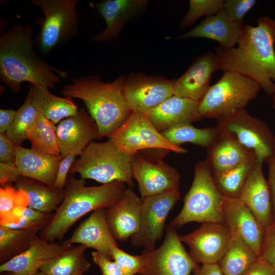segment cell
<instances>
[{
  "mask_svg": "<svg viewBox=\"0 0 275 275\" xmlns=\"http://www.w3.org/2000/svg\"><path fill=\"white\" fill-rule=\"evenodd\" d=\"M275 19L263 16L244 25L237 45L215 48L219 70L235 72L257 82L271 96L275 90Z\"/></svg>",
  "mask_w": 275,
  "mask_h": 275,
  "instance_id": "6da1fadb",
  "label": "cell"
},
{
  "mask_svg": "<svg viewBox=\"0 0 275 275\" xmlns=\"http://www.w3.org/2000/svg\"><path fill=\"white\" fill-rule=\"evenodd\" d=\"M33 30L28 25L11 28L0 37V78L10 89L18 92L23 82L53 88L61 82L57 73L67 78L65 71L53 67L33 49Z\"/></svg>",
  "mask_w": 275,
  "mask_h": 275,
  "instance_id": "7a4b0ae2",
  "label": "cell"
},
{
  "mask_svg": "<svg viewBox=\"0 0 275 275\" xmlns=\"http://www.w3.org/2000/svg\"><path fill=\"white\" fill-rule=\"evenodd\" d=\"M125 77L105 82L98 75H87L72 79L64 86L65 97L81 100L94 120L99 139L109 137L119 129L132 111L124 93Z\"/></svg>",
  "mask_w": 275,
  "mask_h": 275,
  "instance_id": "3957f363",
  "label": "cell"
},
{
  "mask_svg": "<svg viewBox=\"0 0 275 275\" xmlns=\"http://www.w3.org/2000/svg\"><path fill=\"white\" fill-rule=\"evenodd\" d=\"M85 179L69 174L65 188L64 199L49 224L41 231L42 239L53 242L62 239L79 218L93 211L114 205L126 190L123 182L114 181L100 186H87Z\"/></svg>",
  "mask_w": 275,
  "mask_h": 275,
  "instance_id": "277c9868",
  "label": "cell"
},
{
  "mask_svg": "<svg viewBox=\"0 0 275 275\" xmlns=\"http://www.w3.org/2000/svg\"><path fill=\"white\" fill-rule=\"evenodd\" d=\"M132 156L120 151L109 139L104 142H91L73 163L69 174L78 173L80 178L104 184L114 181L126 183L132 188Z\"/></svg>",
  "mask_w": 275,
  "mask_h": 275,
  "instance_id": "5b68a950",
  "label": "cell"
},
{
  "mask_svg": "<svg viewBox=\"0 0 275 275\" xmlns=\"http://www.w3.org/2000/svg\"><path fill=\"white\" fill-rule=\"evenodd\" d=\"M223 200L207 162L200 161L195 166L194 180L184 198L183 208L168 226L176 229L193 222L224 223Z\"/></svg>",
  "mask_w": 275,
  "mask_h": 275,
  "instance_id": "8992f818",
  "label": "cell"
},
{
  "mask_svg": "<svg viewBox=\"0 0 275 275\" xmlns=\"http://www.w3.org/2000/svg\"><path fill=\"white\" fill-rule=\"evenodd\" d=\"M261 89L255 80L241 74L224 71L221 78L210 86L199 101L202 118L216 119L244 109Z\"/></svg>",
  "mask_w": 275,
  "mask_h": 275,
  "instance_id": "52a82bcc",
  "label": "cell"
},
{
  "mask_svg": "<svg viewBox=\"0 0 275 275\" xmlns=\"http://www.w3.org/2000/svg\"><path fill=\"white\" fill-rule=\"evenodd\" d=\"M44 15L36 23L40 26L36 41L41 51L50 53L52 49L77 34L78 0H31Z\"/></svg>",
  "mask_w": 275,
  "mask_h": 275,
  "instance_id": "ba28073f",
  "label": "cell"
},
{
  "mask_svg": "<svg viewBox=\"0 0 275 275\" xmlns=\"http://www.w3.org/2000/svg\"><path fill=\"white\" fill-rule=\"evenodd\" d=\"M219 134L228 135L252 151L257 161L266 162L275 155V135L263 121L242 109L217 119Z\"/></svg>",
  "mask_w": 275,
  "mask_h": 275,
  "instance_id": "9c48e42d",
  "label": "cell"
},
{
  "mask_svg": "<svg viewBox=\"0 0 275 275\" xmlns=\"http://www.w3.org/2000/svg\"><path fill=\"white\" fill-rule=\"evenodd\" d=\"M109 139L120 151L131 156L146 149L165 150L180 154L188 151L167 140L152 125L146 114L134 112Z\"/></svg>",
  "mask_w": 275,
  "mask_h": 275,
  "instance_id": "30bf717a",
  "label": "cell"
},
{
  "mask_svg": "<svg viewBox=\"0 0 275 275\" xmlns=\"http://www.w3.org/2000/svg\"><path fill=\"white\" fill-rule=\"evenodd\" d=\"M166 235L157 249H144L146 262L139 275H190L199 264L184 249L176 229L168 226Z\"/></svg>",
  "mask_w": 275,
  "mask_h": 275,
  "instance_id": "8fae6325",
  "label": "cell"
},
{
  "mask_svg": "<svg viewBox=\"0 0 275 275\" xmlns=\"http://www.w3.org/2000/svg\"><path fill=\"white\" fill-rule=\"evenodd\" d=\"M180 197L179 191L174 190L142 199L140 229L130 237L131 244L155 248L156 240L163 236L167 216Z\"/></svg>",
  "mask_w": 275,
  "mask_h": 275,
  "instance_id": "7c38bea8",
  "label": "cell"
},
{
  "mask_svg": "<svg viewBox=\"0 0 275 275\" xmlns=\"http://www.w3.org/2000/svg\"><path fill=\"white\" fill-rule=\"evenodd\" d=\"M133 178L138 182L141 199L179 190L180 175L161 158H149L138 153L132 156Z\"/></svg>",
  "mask_w": 275,
  "mask_h": 275,
  "instance_id": "4fadbf2b",
  "label": "cell"
},
{
  "mask_svg": "<svg viewBox=\"0 0 275 275\" xmlns=\"http://www.w3.org/2000/svg\"><path fill=\"white\" fill-rule=\"evenodd\" d=\"M175 80L131 73L125 77L124 95L132 112L146 114L174 95Z\"/></svg>",
  "mask_w": 275,
  "mask_h": 275,
  "instance_id": "5bb4252c",
  "label": "cell"
},
{
  "mask_svg": "<svg viewBox=\"0 0 275 275\" xmlns=\"http://www.w3.org/2000/svg\"><path fill=\"white\" fill-rule=\"evenodd\" d=\"M231 236L224 223L206 222L184 235H179L182 242L189 248V255L197 263H218L224 255Z\"/></svg>",
  "mask_w": 275,
  "mask_h": 275,
  "instance_id": "9a60e30c",
  "label": "cell"
},
{
  "mask_svg": "<svg viewBox=\"0 0 275 275\" xmlns=\"http://www.w3.org/2000/svg\"><path fill=\"white\" fill-rule=\"evenodd\" d=\"M57 134L63 156L69 154L80 155L90 143L99 139L94 120L83 107L58 124Z\"/></svg>",
  "mask_w": 275,
  "mask_h": 275,
  "instance_id": "2e32d148",
  "label": "cell"
},
{
  "mask_svg": "<svg viewBox=\"0 0 275 275\" xmlns=\"http://www.w3.org/2000/svg\"><path fill=\"white\" fill-rule=\"evenodd\" d=\"M223 214L231 233L239 236L259 257L264 229L249 208L238 198L224 197Z\"/></svg>",
  "mask_w": 275,
  "mask_h": 275,
  "instance_id": "e0dca14e",
  "label": "cell"
},
{
  "mask_svg": "<svg viewBox=\"0 0 275 275\" xmlns=\"http://www.w3.org/2000/svg\"><path fill=\"white\" fill-rule=\"evenodd\" d=\"M219 70V60L211 51L199 56L175 80L174 95L200 101L210 87L212 73Z\"/></svg>",
  "mask_w": 275,
  "mask_h": 275,
  "instance_id": "ac0fdd59",
  "label": "cell"
},
{
  "mask_svg": "<svg viewBox=\"0 0 275 275\" xmlns=\"http://www.w3.org/2000/svg\"><path fill=\"white\" fill-rule=\"evenodd\" d=\"M106 209L102 208L93 211L78 225L72 235L62 242L67 245H84L112 260V248L118 244L109 229Z\"/></svg>",
  "mask_w": 275,
  "mask_h": 275,
  "instance_id": "d6986e66",
  "label": "cell"
},
{
  "mask_svg": "<svg viewBox=\"0 0 275 275\" xmlns=\"http://www.w3.org/2000/svg\"><path fill=\"white\" fill-rule=\"evenodd\" d=\"M70 245L49 242L36 235L25 251L1 264L0 271L34 275L42 265L58 257Z\"/></svg>",
  "mask_w": 275,
  "mask_h": 275,
  "instance_id": "ffe728a7",
  "label": "cell"
},
{
  "mask_svg": "<svg viewBox=\"0 0 275 275\" xmlns=\"http://www.w3.org/2000/svg\"><path fill=\"white\" fill-rule=\"evenodd\" d=\"M261 162H256L238 197L265 230L274 223L271 197Z\"/></svg>",
  "mask_w": 275,
  "mask_h": 275,
  "instance_id": "44dd1931",
  "label": "cell"
},
{
  "mask_svg": "<svg viewBox=\"0 0 275 275\" xmlns=\"http://www.w3.org/2000/svg\"><path fill=\"white\" fill-rule=\"evenodd\" d=\"M142 203L141 198L128 188L119 201L106 208L107 223L116 240H126L139 231Z\"/></svg>",
  "mask_w": 275,
  "mask_h": 275,
  "instance_id": "7402d4cb",
  "label": "cell"
},
{
  "mask_svg": "<svg viewBox=\"0 0 275 275\" xmlns=\"http://www.w3.org/2000/svg\"><path fill=\"white\" fill-rule=\"evenodd\" d=\"M148 1L146 0H105L96 4V8L105 23V29L96 35L93 42H104L115 39L123 27L141 14Z\"/></svg>",
  "mask_w": 275,
  "mask_h": 275,
  "instance_id": "603a6c76",
  "label": "cell"
},
{
  "mask_svg": "<svg viewBox=\"0 0 275 275\" xmlns=\"http://www.w3.org/2000/svg\"><path fill=\"white\" fill-rule=\"evenodd\" d=\"M199 101L175 95L150 109L147 115L160 132L173 127L200 120Z\"/></svg>",
  "mask_w": 275,
  "mask_h": 275,
  "instance_id": "cb8c5ba5",
  "label": "cell"
},
{
  "mask_svg": "<svg viewBox=\"0 0 275 275\" xmlns=\"http://www.w3.org/2000/svg\"><path fill=\"white\" fill-rule=\"evenodd\" d=\"M244 25L243 22L229 19L222 9L215 14L206 17L196 27L178 38H207L217 41L219 46L228 49L237 45Z\"/></svg>",
  "mask_w": 275,
  "mask_h": 275,
  "instance_id": "d4e9b609",
  "label": "cell"
},
{
  "mask_svg": "<svg viewBox=\"0 0 275 275\" xmlns=\"http://www.w3.org/2000/svg\"><path fill=\"white\" fill-rule=\"evenodd\" d=\"M15 152V164L21 176L53 186L62 155L44 154L16 145Z\"/></svg>",
  "mask_w": 275,
  "mask_h": 275,
  "instance_id": "484cf974",
  "label": "cell"
},
{
  "mask_svg": "<svg viewBox=\"0 0 275 275\" xmlns=\"http://www.w3.org/2000/svg\"><path fill=\"white\" fill-rule=\"evenodd\" d=\"M255 154L233 138L219 134L207 149V162L212 174L225 172L245 162Z\"/></svg>",
  "mask_w": 275,
  "mask_h": 275,
  "instance_id": "4316f807",
  "label": "cell"
},
{
  "mask_svg": "<svg viewBox=\"0 0 275 275\" xmlns=\"http://www.w3.org/2000/svg\"><path fill=\"white\" fill-rule=\"evenodd\" d=\"M32 101L37 110L54 124L77 114V105L71 99L51 94L45 87L30 84Z\"/></svg>",
  "mask_w": 275,
  "mask_h": 275,
  "instance_id": "83f0119b",
  "label": "cell"
},
{
  "mask_svg": "<svg viewBox=\"0 0 275 275\" xmlns=\"http://www.w3.org/2000/svg\"><path fill=\"white\" fill-rule=\"evenodd\" d=\"M15 187L23 190L29 199V207L46 213L56 211L63 202L64 189L50 186L36 180L21 176Z\"/></svg>",
  "mask_w": 275,
  "mask_h": 275,
  "instance_id": "f1b7e54d",
  "label": "cell"
},
{
  "mask_svg": "<svg viewBox=\"0 0 275 275\" xmlns=\"http://www.w3.org/2000/svg\"><path fill=\"white\" fill-rule=\"evenodd\" d=\"M218 264L224 275H240L259 257L239 236L233 233Z\"/></svg>",
  "mask_w": 275,
  "mask_h": 275,
  "instance_id": "f546056e",
  "label": "cell"
},
{
  "mask_svg": "<svg viewBox=\"0 0 275 275\" xmlns=\"http://www.w3.org/2000/svg\"><path fill=\"white\" fill-rule=\"evenodd\" d=\"M87 249L81 244L70 245L58 257L42 265L40 270L48 275H83L91 267L85 255Z\"/></svg>",
  "mask_w": 275,
  "mask_h": 275,
  "instance_id": "4dcf8cb0",
  "label": "cell"
},
{
  "mask_svg": "<svg viewBox=\"0 0 275 275\" xmlns=\"http://www.w3.org/2000/svg\"><path fill=\"white\" fill-rule=\"evenodd\" d=\"M26 134L32 149L44 154L61 155L57 126L40 112H39L38 118L28 129Z\"/></svg>",
  "mask_w": 275,
  "mask_h": 275,
  "instance_id": "1f68e13d",
  "label": "cell"
},
{
  "mask_svg": "<svg viewBox=\"0 0 275 275\" xmlns=\"http://www.w3.org/2000/svg\"><path fill=\"white\" fill-rule=\"evenodd\" d=\"M29 197L23 190L11 184L1 186L0 226L7 227L17 224L29 206Z\"/></svg>",
  "mask_w": 275,
  "mask_h": 275,
  "instance_id": "d6a6232c",
  "label": "cell"
},
{
  "mask_svg": "<svg viewBox=\"0 0 275 275\" xmlns=\"http://www.w3.org/2000/svg\"><path fill=\"white\" fill-rule=\"evenodd\" d=\"M173 144L180 146L190 143L208 148L217 140L219 133L216 127L198 128L191 124H183L169 128L161 132Z\"/></svg>",
  "mask_w": 275,
  "mask_h": 275,
  "instance_id": "836d02e7",
  "label": "cell"
},
{
  "mask_svg": "<svg viewBox=\"0 0 275 275\" xmlns=\"http://www.w3.org/2000/svg\"><path fill=\"white\" fill-rule=\"evenodd\" d=\"M256 162L253 156L245 162L223 173L212 174L214 183L225 197L238 198Z\"/></svg>",
  "mask_w": 275,
  "mask_h": 275,
  "instance_id": "e575fe53",
  "label": "cell"
},
{
  "mask_svg": "<svg viewBox=\"0 0 275 275\" xmlns=\"http://www.w3.org/2000/svg\"><path fill=\"white\" fill-rule=\"evenodd\" d=\"M38 231L13 229L0 226V260L2 264L25 251Z\"/></svg>",
  "mask_w": 275,
  "mask_h": 275,
  "instance_id": "d590c367",
  "label": "cell"
},
{
  "mask_svg": "<svg viewBox=\"0 0 275 275\" xmlns=\"http://www.w3.org/2000/svg\"><path fill=\"white\" fill-rule=\"evenodd\" d=\"M38 115L39 112L28 94L23 104L16 111L14 121L6 132L15 145L21 146L23 142L28 140L27 131Z\"/></svg>",
  "mask_w": 275,
  "mask_h": 275,
  "instance_id": "8d00e7d4",
  "label": "cell"
},
{
  "mask_svg": "<svg viewBox=\"0 0 275 275\" xmlns=\"http://www.w3.org/2000/svg\"><path fill=\"white\" fill-rule=\"evenodd\" d=\"M225 0H190L189 8L183 18L180 28L183 29L193 24L203 16L213 15L223 9Z\"/></svg>",
  "mask_w": 275,
  "mask_h": 275,
  "instance_id": "74e56055",
  "label": "cell"
},
{
  "mask_svg": "<svg viewBox=\"0 0 275 275\" xmlns=\"http://www.w3.org/2000/svg\"><path fill=\"white\" fill-rule=\"evenodd\" d=\"M112 260L128 275L141 273L146 264V257L142 252L141 255H132L122 250L118 245L111 249Z\"/></svg>",
  "mask_w": 275,
  "mask_h": 275,
  "instance_id": "f35d334b",
  "label": "cell"
},
{
  "mask_svg": "<svg viewBox=\"0 0 275 275\" xmlns=\"http://www.w3.org/2000/svg\"><path fill=\"white\" fill-rule=\"evenodd\" d=\"M53 215V213L43 212L28 207L17 224L6 227L13 229L41 231L49 224Z\"/></svg>",
  "mask_w": 275,
  "mask_h": 275,
  "instance_id": "ab89813d",
  "label": "cell"
},
{
  "mask_svg": "<svg viewBox=\"0 0 275 275\" xmlns=\"http://www.w3.org/2000/svg\"><path fill=\"white\" fill-rule=\"evenodd\" d=\"M256 3L255 0H225L223 9L229 19L243 22L244 17Z\"/></svg>",
  "mask_w": 275,
  "mask_h": 275,
  "instance_id": "60d3db41",
  "label": "cell"
},
{
  "mask_svg": "<svg viewBox=\"0 0 275 275\" xmlns=\"http://www.w3.org/2000/svg\"><path fill=\"white\" fill-rule=\"evenodd\" d=\"M259 257L275 266V223L264 230Z\"/></svg>",
  "mask_w": 275,
  "mask_h": 275,
  "instance_id": "b9f144b4",
  "label": "cell"
},
{
  "mask_svg": "<svg viewBox=\"0 0 275 275\" xmlns=\"http://www.w3.org/2000/svg\"><path fill=\"white\" fill-rule=\"evenodd\" d=\"M77 156L69 154L63 156L61 160L53 186L60 189H64L70 171L75 161Z\"/></svg>",
  "mask_w": 275,
  "mask_h": 275,
  "instance_id": "7bdbcfd3",
  "label": "cell"
},
{
  "mask_svg": "<svg viewBox=\"0 0 275 275\" xmlns=\"http://www.w3.org/2000/svg\"><path fill=\"white\" fill-rule=\"evenodd\" d=\"M93 261L100 268L102 275H128L114 261L94 251L91 254Z\"/></svg>",
  "mask_w": 275,
  "mask_h": 275,
  "instance_id": "ee69618b",
  "label": "cell"
},
{
  "mask_svg": "<svg viewBox=\"0 0 275 275\" xmlns=\"http://www.w3.org/2000/svg\"><path fill=\"white\" fill-rule=\"evenodd\" d=\"M15 163L0 162V184L3 186L11 182L15 183L21 177Z\"/></svg>",
  "mask_w": 275,
  "mask_h": 275,
  "instance_id": "f6af8a7d",
  "label": "cell"
},
{
  "mask_svg": "<svg viewBox=\"0 0 275 275\" xmlns=\"http://www.w3.org/2000/svg\"><path fill=\"white\" fill-rule=\"evenodd\" d=\"M0 161L15 163V145L6 133H0Z\"/></svg>",
  "mask_w": 275,
  "mask_h": 275,
  "instance_id": "bcb514c9",
  "label": "cell"
},
{
  "mask_svg": "<svg viewBox=\"0 0 275 275\" xmlns=\"http://www.w3.org/2000/svg\"><path fill=\"white\" fill-rule=\"evenodd\" d=\"M240 275H275V266L259 257Z\"/></svg>",
  "mask_w": 275,
  "mask_h": 275,
  "instance_id": "7dc6e473",
  "label": "cell"
},
{
  "mask_svg": "<svg viewBox=\"0 0 275 275\" xmlns=\"http://www.w3.org/2000/svg\"><path fill=\"white\" fill-rule=\"evenodd\" d=\"M268 174L267 180L270 191L274 222L275 223V155L266 161Z\"/></svg>",
  "mask_w": 275,
  "mask_h": 275,
  "instance_id": "c3c4849f",
  "label": "cell"
},
{
  "mask_svg": "<svg viewBox=\"0 0 275 275\" xmlns=\"http://www.w3.org/2000/svg\"><path fill=\"white\" fill-rule=\"evenodd\" d=\"M16 111L12 109H0V133H6L12 124Z\"/></svg>",
  "mask_w": 275,
  "mask_h": 275,
  "instance_id": "681fc988",
  "label": "cell"
},
{
  "mask_svg": "<svg viewBox=\"0 0 275 275\" xmlns=\"http://www.w3.org/2000/svg\"><path fill=\"white\" fill-rule=\"evenodd\" d=\"M193 273L194 275H224L218 263L198 264Z\"/></svg>",
  "mask_w": 275,
  "mask_h": 275,
  "instance_id": "f907efd6",
  "label": "cell"
},
{
  "mask_svg": "<svg viewBox=\"0 0 275 275\" xmlns=\"http://www.w3.org/2000/svg\"><path fill=\"white\" fill-rule=\"evenodd\" d=\"M271 97L272 98V107L275 110V90Z\"/></svg>",
  "mask_w": 275,
  "mask_h": 275,
  "instance_id": "816d5d0a",
  "label": "cell"
},
{
  "mask_svg": "<svg viewBox=\"0 0 275 275\" xmlns=\"http://www.w3.org/2000/svg\"><path fill=\"white\" fill-rule=\"evenodd\" d=\"M3 275H17L14 272H10V271H7V272H4Z\"/></svg>",
  "mask_w": 275,
  "mask_h": 275,
  "instance_id": "f5cc1de1",
  "label": "cell"
},
{
  "mask_svg": "<svg viewBox=\"0 0 275 275\" xmlns=\"http://www.w3.org/2000/svg\"><path fill=\"white\" fill-rule=\"evenodd\" d=\"M34 275H48V274H46V273H44L43 272L39 270L37 273H36Z\"/></svg>",
  "mask_w": 275,
  "mask_h": 275,
  "instance_id": "db71d44e",
  "label": "cell"
}]
</instances>
